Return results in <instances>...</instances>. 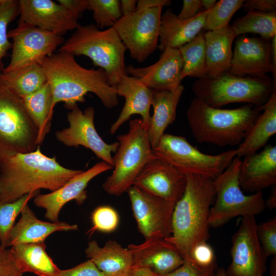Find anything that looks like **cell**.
<instances>
[{"instance_id": "14", "label": "cell", "mask_w": 276, "mask_h": 276, "mask_svg": "<svg viewBox=\"0 0 276 276\" xmlns=\"http://www.w3.org/2000/svg\"><path fill=\"white\" fill-rule=\"evenodd\" d=\"M95 110L88 107L82 111L76 105L67 113L68 127L57 131V140L68 147L83 146L92 151L102 161L113 167L112 153H116L119 142L106 143L99 135L94 124Z\"/></svg>"}, {"instance_id": "16", "label": "cell", "mask_w": 276, "mask_h": 276, "mask_svg": "<svg viewBox=\"0 0 276 276\" xmlns=\"http://www.w3.org/2000/svg\"><path fill=\"white\" fill-rule=\"evenodd\" d=\"M187 181L186 175L156 157L144 166L133 186L175 204L184 193Z\"/></svg>"}, {"instance_id": "30", "label": "cell", "mask_w": 276, "mask_h": 276, "mask_svg": "<svg viewBox=\"0 0 276 276\" xmlns=\"http://www.w3.org/2000/svg\"><path fill=\"white\" fill-rule=\"evenodd\" d=\"M45 248V244L41 242L18 244L11 246L10 250L24 273L58 276L60 269L48 255Z\"/></svg>"}, {"instance_id": "32", "label": "cell", "mask_w": 276, "mask_h": 276, "mask_svg": "<svg viewBox=\"0 0 276 276\" xmlns=\"http://www.w3.org/2000/svg\"><path fill=\"white\" fill-rule=\"evenodd\" d=\"M0 81L21 99L34 93L47 82L41 65L33 64L0 73Z\"/></svg>"}, {"instance_id": "39", "label": "cell", "mask_w": 276, "mask_h": 276, "mask_svg": "<svg viewBox=\"0 0 276 276\" xmlns=\"http://www.w3.org/2000/svg\"><path fill=\"white\" fill-rule=\"evenodd\" d=\"M93 227L89 231L93 233L96 231L103 233H111L117 228L119 216L112 207L102 205L96 208L91 214Z\"/></svg>"}, {"instance_id": "9", "label": "cell", "mask_w": 276, "mask_h": 276, "mask_svg": "<svg viewBox=\"0 0 276 276\" xmlns=\"http://www.w3.org/2000/svg\"><path fill=\"white\" fill-rule=\"evenodd\" d=\"M38 135L22 99L0 81V163L36 150Z\"/></svg>"}, {"instance_id": "49", "label": "cell", "mask_w": 276, "mask_h": 276, "mask_svg": "<svg viewBox=\"0 0 276 276\" xmlns=\"http://www.w3.org/2000/svg\"><path fill=\"white\" fill-rule=\"evenodd\" d=\"M128 276H159L151 269L141 265H132Z\"/></svg>"}, {"instance_id": "52", "label": "cell", "mask_w": 276, "mask_h": 276, "mask_svg": "<svg viewBox=\"0 0 276 276\" xmlns=\"http://www.w3.org/2000/svg\"><path fill=\"white\" fill-rule=\"evenodd\" d=\"M265 206L270 210H273L276 207V187L275 185L272 186L271 192L269 197L265 200Z\"/></svg>"}, {"instance_id": "48", "label": "cell", "mask_w": 276, "mask_h": 276, "mask_svg": "<svg viewBox=\"0 0 276 276\" xmlns=\"http://www.w3.org/2000/svg\"><path fill=\"white\" fill-rule=\"evenodd\" d=\"M171 2L169 0H139L137 1L136 11L168 6Z\"/></svg>"}, {"instance_id": "51", "label": "cell", "mask_w": 276, "mask_h": 276, "mask_svg": "<svg viewBox=\"0 0 276 276\" xmlns=\"http://www.w3.org/2000/svg\"><path fill=\"white\" fill-rule=\"evenodd\" d=\"M271 56L273 67V80L274 83L276 84V35L271 40Z\"/></svg>"}, {"instance_id": "12", "label": "cell", "mask_w": 276, "mask_h": 276, "mask_svg": "<svg viewBox=\"0 0 276 276\" xmlns=\"http://www.w3.org/2000/svg\"><path fill=\"white\" fill-rule=\"evenodd\" d=\"M8 37L13 40L12 52L10 61L3 72L41 65L64 42L61 35L22 22L9 31Z\"/></svg>"}, {"instance_id": "34", "label": "cell", "mask_w": 276, "mask_h": 276, "mask_svg": "<svg viewBox=\"0 0 276 276\" xmlns=\"http://www.w3.org/2000/svg\"><path fill=\"white\" fill-rule=\"evenodd\" d=\"M204 33L203 29L193 40L178 48L183 60L182 80L188 76L198 79L206 77Z\"/></svg>"}, {"instance_id": "50", "label": "cell", "mask_w": 276, "mask_h": 276, "mask_svg": "<svg viewBox=\"0 0 276 276\" xmlns=\"http://www.w3.org/2000/svg\"><path fill=\"white\" fill-rule=\"evenodd\" d=\"M120 1V9L122 16L131 14L136 11L137 1L121 0Z\"/></svg>"}, {"instance_id": "36", "label": "cell", "mask_w": 276, "mask_h": 276, "mask_svg": "<svg viewBox=\"0 0 276 276\" xmlns=\"http://www.w3.org/2000/svg\"><path fill=\"white\" fill-rule=\"evenodd\" d=\"M244 2L243 0H220L216 2L210 9L204 30L213 31L228 26L234 13Z\"/></svg>"}, {"instance_id": "54", "label": "cell", "mask_w": 276, "mask_h": 276, "mask_svg": "<svg viewBox=\"0 0 276 276\" xmlns=\"http://www.w3.org/2000/svg\"><path fill=\"white\" fill-rule=\"evenodd\" d=\"M215 276H226L225 270L223 268H220L217 270Z\"/></svg>"}, {"instance_id": "47", "label": "cell", "mask_w": 276, "mask_h": 276, "mask_svg": "<svg viewBox=\"0 0 276 276\" xmlns=\"http://www.w3.org/2000/svg\"><path fill=\"white\" fill-rule=\"evenodd\" d=\"M201 7V0H183L181 11L177 15L180 20H189L194 17Z\"/></svg>"}, {"instance_id": "38", "label": "cell", "mask_w": 276, "mask_h": 276, "mask_svg": "<svg viewBox=\"0 0 276 276\" xmlns=\"http://www.w3.org/2000/svg\"><path fill=\"white\" fill-rule=\"evenodd\" d=\"M97 27L111 28L122 17L119 0H88Z\"/></svg>"}, {"instance_id": "1", "label": "cell", "mask_w": 276, "mask_h": 276, "mask_svg": "<svg viewBox=\"0 0 276 276\" xmlns=\"http://www.w3.org/2000/svg\"><path fill=\"white\" fill-rule=\"evenodd\" d=\"M41 66L51 89L53 110L59 102L71 110L78 103L85 102L88 93L95 94L107 109L118 104L116 89L109 84L102 69L85 68L74 55L62 52L47 57Z\"/></svg>"}, {"instance_id": "15", "label": "cell", "mask_w": 276, "mask_h": 276, "mask_svg": "<svg viewBox=\"0 0 276 276\" xmlns=\"http://www.w3.org/2000/svg\"><path fill=\"white\" fill-rule=\"evenodd\" d=\"M139 232L145 239L172 234L171 219L175 203L149 194L135 186L127 191Z\"/></svg>"}, {"instance_id": "19", "label": "cell", "mask_w": 276, "mask_h": 276, "mask_svg": "<svg viewBox=\"0 0 276 276\" xmlns=\"http://www.w3.org/2000/svg\"><path fill=\"white\" fill-rule=\"evenodd\" d=\"M18 5L19 22L61 36L80 26L77 18L53 1L19 0Z\"/></svg>"}, {"instance_id": "20", "label": "cell", "mask_w": 276, "mask_h": 276, "mask_svg": "<svg viewBox=\"0 0 276 276\" xmlns=\"http://www.w3.org/2000/svg\"><path fill=\"white\" fill-rule=\"evenodd\" d=\"M183 60L178 49L166 48L157 61L146 67H126V73L138 78L153 91L172 90L181 84Z\"/></svg>"}, {"instance_id": "4", "label": "cell", "mask_w": 276, "mask_h": 276, "mask_svg": "<svg viewBox=\"0 0 276 276\" xmlns=\"http://www.w3.org/2000/svg\"><path fill=\"white\" fill-rule=\"evenodd\" d=\"M261 110L251 104L234 109L213 107L196 97L190 104L187 116L196 140L225 147L239 145Z\"/></svg>"}, {"instance_id": "17", "label": "cell", "mask_w": 276, "mask_h": 276, "mask_svg": "<svg viewBox=\"0 0 276 276\" xmlns=\"http://www.w3.org/2000/svg\"><path fill=\"white\" fill-rule=\"evenodd\" d=\"M113 167L101 161L86 171L76 175L57 190L46 194H38L34 197V203L45 210L44 217L51 222L59 221V215L62 207L68 202L75 200L77 203H83L87 197L86 188L95 177Z\"/></svg>"}, {"instance_id": "11", "label": "cell", "mask_w": 276, "mask_h": 276, "mask_svg": "<svg viewBox=\"0 0 276 276\" xmlns=\"http://www.w3.org/2000/svg\"><path fill=\"white\" fill-rule=\"evenodd\" d=\"M163 6L135 11L122 16L112 27L130 56L142 62L155 51Z\"/></svg>"}, {"instance_id": "46", "label": "cell", "mask_w": 276, "mask_h": 276, "mask_svg": "<svg viewBox=\"0 0 276 276\" xmlns=\"http://www.w3.org/2000/svg\"><path fill=\"white\" fill-rule=\"evenodd\" d=\"M242 7L248 11L255 10L263 12H275V0H248L244 3Z\"/></svg>"}, {"instance_id": "45", "label": "cell", "mask_w": 276, "mask_h": 276, "mask_svg": "<svg viewBox=\"0 0 276 276\" xmlns=\"http://www.w3.org/2000/svg\"><path fill=\"white\" fill-rule=\"evenodd\" d=\"M57 2L77 19L85 11L90 10L88 0H58Z\"/></svg>"}, {"instance_id": "31", "label": "cell", "mask_w": 276, "mask_h": 276, "mask_svg": "<svg viewBox=\"0 0 276 276\" xmlns=\"http://www.w3.org/2000/svg\"><path fill=\"white\" fill-rule=\"evenodd\" d=\"M22 99L27 111L38 129L39 146L51 127L54 111L52 108L51 89L47 82L40 89Z\"/></svg>"}, {"instance_id": "6", "label": "cell", "mask_w": 276, "mask_h": 276, "mask_svg": "<svg viewBox=\"0 0 276 276\" xmlns=\"http://www.w3.org/2000/svg\"><path fill=\"white\" fill-rule=\"evenodd\" d=\"M275 87L276 84L268 76L239 77L226 72L215 78L196 80L192 90L196 97L213 107L240 102L262 108Z\"/></svg>"}, {"instance_id": "26", "label": "cell", "mask_w": 276, "mask_h": 276, "mask_svg": "<svg viewBox=\"0 0 276 276\" xmlns=\"http://www.w3.org/2000/svg\"><path fill=\"white\" fill-rule=\"evenodd\" d=\"M205 42L206 77L213 78L228 72L233 57L232 44L235 38L231 26L207 31Z\"/></svg>"}, {"instance_id": "44", "label": "cell", "mask_w": 276, "mask_h": 276, "mask_svg": "<svg viewBox=\"0 0 276 276\" xmlns=\"http://www.w3.org/2000/svg\"><path fill=\"white\" fill-rule=\"evenodd\" d=\"M58 276H107L88 259L77 266L65 270L60 269Z\"/></svg>"}, {"instance_id": "43", "label": "cell", "mask_w": 276, "mask_h": 276, "mask_svg": "<svg viewBox=\"0 0 276 276\" xmlns=\"http://www.w3.org/2000/svg\"><path fill=\"white\" fill-rule=\"evenodd\" d=\"M192 258L203 267L216 266V265L213 249L206 242L199 243L194 247Z\"/></svg>"}, {"instance_id": "35", "label": "cell", "mask_w": 276, "mask_h": 276, "mask_svg": "<svg viewBox=\"0 0 276 276\" xmlns=\"http://www.w3.org/2000/svg\"><path fill=\"white\" fill-rule=\"evenodd\" d=\"M40 191L28 193L11 202H0V243L7 247L10 233L14 222L25 205L33 198L39 194Z\"/></svg>"}, {"instance_id": "24", "label": "cell", "mask_w": 276, "mask_h": 276, "mask_svg": "<svg viewBox=\"0 0 276 276\" xmlns=\"http://www.w3.org/2000/svg\"><path fill=\"white\" fill-rule=\"evenodd\" d=\"M210 11L203 10L189 20H180L171 9L162 15L159 29L157 48L163 52L167 48L178 49L193 40L204 29Z\"/></svg>"}, {"instance_id": "40", "label": "cell", "mask_w": 276, "mask_h": 276, "mask_svg": "<svg viewBox=\"0 0 276 276\" xmlns=\"http://www.w3.org/2000/svg\"><path fill=\"white\" fill-rule=\"evenodd\" d=\"M257 234L265 256H275L276 217L257 224Z\"/></svg>"}, {"instance_id": "5", "label": "cell", "mask_w": 276, "mask_h": 276, "mask_svg": "<svg viewBox=\"0 0 276 276\" xmlns=\"http://www.w3.org/2000/svg\"><path fill=\"white\" fill-rule=\"evenodd\" d=\"M126 48L113 27L104 30L93 24L80 26L60 47L58 52L85 56L106 73L109 84L116 88L126 75Z\"/></svg>"}, {"instance_id": "28", "label": "cell", "mask_w": 276, "mask_h": 276, "mask_svg": "<svg viewBox=\"0 0 276 276\" xmlns=\"http://www.w3.org/2000/svg\"><path fill=\"white\" fill-rule=\"evenodd\" d=\"M184 90V86L180 84L172 90L153 91L151 104L153 112L147 130L152 149L158 145L167 128L175 121L177 107Z\"/></svg>"}, {"instance_id": "25", "label": "cell", "mask_w": 276, "mask_h": 276, "mask_svg": "<svg viewBox=\"0 0 276 276\" xmlns=\"http://www.w3.org/2000/svg\"><path fill=\"white\" fill-rule=\"evenodd\" d=\"M18 222L14 224L9 236L7 247L21 243L44 242L51 234L58 231L78 229L77 224L45 222L38 219L28 204L24 206Z\"/></svg>"}, {"instance_id": "29", "label": "cell", "mask_w": 276, "mask_h": 276, "mask_svg": "<svg viewBox=\"0 0 276 276\" xmlns=\"http://www.w3.org/2000/svg\"><path fill=\"white\" fill-rule=\"evenodd\" d=\"M263 112L236 149L241 158L257 153L276 133V90L262 108Z\"/></svg>"}, {"instance_id": "42", "label": "cell", "mask_w": 276, "mask_h": 276, "mask_svg": "<svg viewBox=\"0 0 276 276\" xmlns=\"http://www.w3.org/2000/svg\"><path fill=\"white\" fill-rule=\"evenodd\" d=\"M23 274L10 249L0 243V276H22Z\"/></svg>"}, {"instance_id": "33", "label": "cell", "mask_w": 276, "mask_h": 276, "mask_svg": "<svg viewBox=\"0 0 276 276\" xmlns=\"http://www.w3.org/2000/svg\"><path fill=\"white\" fill-rule=\"evenodd\" d=\"M231 28L235 38L252 33L271 40L276 35V12L249 11L245 15L237 19Z\"/></svg>"}, {"instance_id": "2", "label": "cell", "mask_w": 276, "mask_h": 276, "mask_svg": "<svg viewBox=\"0 0 276 276\" xmlns=\"http://www.w3.org/2000/svg\"><path fill=\"white\" fill-rule=\"evenodd\" d=\"M82 171L63 167L39 146L14 154L0 163V202H13L41 189L55 191Z\"/></svg>"}, {"instance_id": "41", "label": "cell", "mask_w": 276, "mask_h": 276, "mask_svg": "<svg viewBox=\"0 0 276 276\" xmlns=\"http://www.w3.org/2000/svg\"><path fill=\"white\" fill-rule=\"evenodd\" d=\"M216 266L203 267L192 259L184 260L178 268L164 276H215Z\"/></svg>"}, {"instance_id": "10", "label": "cell", "mask_w": 276, "mask_h": 276, "mask_svg": "<svg viewBox=\"0 0 276 276\" xmlns=\"http://www.w3.org/2000/svg\"><path fill=\"white\" fill-rule=\"evenodd\" d=\"M156 158L169 164L185 175H195L215 179L230 165L236 156V149L217 155L201 152L181 136L165 133L152 149Z\"/></svg>"}, {"instance_id": "3", "label": "cell", "mask_w": 276, "mask_h": 276, "mask_svg": "<svg viewBox=\"0 0 276 276\" xmlns=\"http://www.w3.org/2000/svg\"><path fill=\"white\" fill-rule=\"evenodd\" d=\"M186 175L185 191L172 215V234L166 238L184 260H190L194 247L210 237L209 214L215 192L212 179Z\"/></svg>"}, {"instance_id": "13", "label": "cell", "mask_w": 276, "mask_h": 276, "mask_svg": "<svg viewBox=\"0 0 276 276\" xmlns=\"http://www.w3.org/2000/svg\"><path fill=\"white\" fill-rule=\"evenodd\" d=\"M255 216L243 217L232 238V261L226 276H263L266 259L257 234Z\"/></svg>"}, {"instance_id": "27", "label": "cell", "mask_w": 276, "mask_h": 276, "mask_svg": "<svg viewBox=\"0 0 276 276\" xmlns=\"http://www.w3.org/2000/svg\"><path fill=\"white\" fill-rule=\"evenodd\" d=\"M88 259L107 276H128L133 264L131 255L117 241L108 240L100 247L97 241L89 242L85 250Z\"/></svg>"}, {"instance_id": "21", "label": "cell", "mask_w": 276, "mask_h": 276, "mask_svg": "<svg viewBox=\"0 0 276 276\" xmlns=\"http://www.w3.org/2000/svg\"><path fill=\"white\" fill-rule=\"evenodd\" d=\"M139 244H129L133 264L151 269L159 276L165 275L180 267L184 259L166 238L154 236Z\"/></svg>"}, {"instance_id": "18", "label": "cell", "mask_w": 276, "mask_h": 276, "mask_svg": "<svg viewBox=\"0 0 276 276\" xmlns=\"http://www.w3.org/2000/svg\"><path fill=\"white\" fill-rule=\"evenodd\" d=\"M271 40L244 35L238 37L228 72L236 76L256 78H264L269 72L272 74Z\"/></svg>"}, {"instance_id": "37", "label": "cell", "mask_w": 276, "mask_h": 276, "mask_svg": "<svg viewBox=\"0 0 276 276\" xmlns=\"http://www.w3.org/2000/svg\"><path fill=\"white\" fill-rule=\"evenodd\" d=\"M18 15V1L0 0V73L4 68L3 59L12 47L8 37V26Z\"/></svg>"}, {"instance_id": "8", "label": "cell", "mask_w": 276, "mask_h": 276, "mask_svg": "<svg viewBox=\"0 0 276 276\" xmlns=\"http://www.w3.org/2000/svg\"><path fill=\"white\" fill-rule=\"evenodd\" d=\"M241 161L235 156L226 169L213 179L217 198L210 211L211 227L222 226L237 216H255L266 208L262 192L246 195L241 190L239 181Z\"/></svg>"}, {"instance_id": "22", "label": "cell", "mask_w": 276, "mask_h": 276, "mask_svg": "<svg viewBox=\"0 0 276 276\" xmlns=\"http://www.w3.org/2000/svg\"><path fill=\"white\" fill-rule=\"evenodd\" d=\"M241 189L256 193L276 184V146L244 157L239 175Z\"/></svg>"}, {"instance_id": "53", "label": "cell", "mask_w": 276, "mask_h": 276, "mask_svg": "<svg viewBox=\"0 0 276 276\" xmlns=\"http://www.w3.org/2000/svg\"><path fill=\"white\" fill-rule=\"evenodd\" d=\"M216 0H201V7H203L205 10L211 9L216 3Z\"/></svg>"}, {"instance_id": "23", "label": "cell", "mask_w": 276, "mask_h": 276, "mask_svg": "<svg viewBox=\"0 0 276 276\" xmlns=\"http://www.w3.org/2000/svg\"><path fill=\"white\" fill-rule=\"evenodd\" d=\"M116 89L118 96L124 98L125 103L118 118L110 126V133L114 134L133 114L141 116L143 125L148 130L153 91L138 78L127 75L123 76Z\"/></svg>"}, {"instance_id": "7", "label": "cell", "mask_w": 276, "mask_h": 276, "mask_svg": "<svg viewBox=\"0 0 276 276\" xmlns=\"http://www.w3.org/2000/svg\"><path fill=\"white\" fill-rule=\"evenodd\" d=\"M117 140L119 146L112 156L113 170L102 188L108 194L119 196L127 192L144 166L156 157L141 119L130 121L128 132Z\"/></svg>"}]
</instances>
